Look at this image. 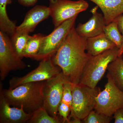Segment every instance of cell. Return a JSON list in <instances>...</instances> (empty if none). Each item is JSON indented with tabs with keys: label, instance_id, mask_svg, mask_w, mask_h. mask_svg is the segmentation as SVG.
<instances>
[{
	"label": "cell",
	"instance_id": "obj_1",
	"mask_svg": "<svg viewBox=\"0 0 123 123\" xmlns=\"http://www.w3.org/2000/svg\"><path fill=\"white\" fill-rule=\"evenodd\" d=\"M86 39L73 27L52 57L54 63L61 68L67 80L79 84L84 68L92 56L86 52Z\"/></svg>",
	"mask_w": 123,
	"mask_h": 123
},
{
	"label": "cell",
	"instance_id": "obj_2",
	"mask_svg": "<svg viewBox=\"0 0 123 123\" xmlns=\"http://www.w3.org/2000/svg\"><path fill=\"white\" fill-rule=\"evenodd\" d=\"M45 81L21 85L14 89H4L0 81V89L10 106L22 107L28 113H33L43 105Z\"/></svg>",
	"mask_w": 123,
	"mask_h": 123
},
{
	"label": "cell",
	"instance_id": "obj_3",
	"mask_svg": "<svg viewBox=\"0 0 123 123\" xmlns=\"http://www.w3.org/2000/svg\"><path fill=\"white\" fill-rule=\"evenodd\" d=\"M121 56H123L122 51L117 47L99 55L92 56L86 64L79 84L95 88L110 63Z\"/></svg>",
	"mask_w": 123,
	"mask_h": 123
},
{
	"label": "cell",
	"instance_id": "obj_4",
	"mask_svg": "<svg viewBox=\"0 0 123 123\" xmlns=\"http://www.w3.org/2000/svg\"><path fill=\"white\" fill-rule=\"evenodd\" d=\"M101 91L97 86L93 88L79 84H73L69 120L74 118L81 120L85 119L94 109L96 97Z\"/></svg>",
	"mask_w": 123,
	"mask_h": 123
},
{
	"label": "cell",
	"instance_id": "obj_5",
	"mask_svg": "<svg viewBox=\"0 0 123 123\" xmlns=\"http://www.w3.org/2000/svg\"><path fill=\"white\" fill-rule=\"evenodd\" d=\"M107 82L104 89L96 98L94 109L97 112L111 117L117 110L123 107V91L116 85L107 74Z\"/></svg>",
	"mask_w": 123,
	"mask_h": 123
},
{
	"label": "cell",
	"instance_id": "obj_6",
	"mask_svg": "<svg viewBox=\"0 0 123 123\" xmlns=\"http://www.w3.org/2000/svg\"><path fill=\"white\" fill-rule=\"evenodd\" d=\"M77 16H75L55 27L50 34L45 36L39 51L33 59L41 61L49 57H52L63 43L66 36L75 27Z\"/></svg>",
	"mask_w": 123,
	"mask_h": 123
},
{
	"label": "cell",
	"instance_id": "obj_7",
	"mask_svg": "<svg viewBox=\"0 0 123 123\" xmlns=\"http://www.w3.org/2000/svg\"><path fill=\"white\" fill-rule=\"evenodd\" d=\"M6 33L0 31V79L3 81L11 71L24 69L26 64L14 49L11 38Z\"/></svg>",
	"mask_w": 123,
	"mask_h": 123
},
{
	"label": "cell",
	"instance_id": "obj_8",
	"mask_svg": "<svg viewBox=\"0 0 123 123\" xmlns=\"http://www.w3.org/2000/svg\"><path fill=\"white\" fill-rule=\"evenodd\" d=\"M89 5L85 0H49V6L55 27L85 11Z\"/></svg>",
	"mask_w": 123,
	"mask_h": 123
},
{
	"label": "cell",
	"instance_id": "obj_9",
	"mask_svg": "<svg viewBox=\"0 0 123 123\" xmlns=\"http://www.w3.org/2000/svg\"><path fill=\"white\" fill-rule=\"evenodd\" d=\"M62 72L56 65L52 57L42 60L37 68L23 76L13 77L9 81V89H13L26 83L44 81L54 77Z\"/></svg>",
	"mask_w": 123,
	"mask_h": 123
},
{
	"label": "cell",
	"instance_id": "obj_10",
	"mask_svg": "<svg viewBox=\"0 0 123 123\" xmlns=\"http://www.w3.org/2000/svg\"><path fill=\"white\" fill-rule=\"evenodd\" d=\"M66 79L62 72L54 77L45 81L43 106L53 117L58 116V107L62 101L63 86Z\"/></svg>",
	"mask_w": 123,
	"mask_h": 123
},
{
	"label": "cell",
	"instance_id": "obj_11",
	"mask_svg": "<svg viewBox=\"0 0 123 123\" xmlns=\"http://www.w3.org/2000/svg\"><path fill=\"white\" fill-rule=\"evenodd\" d=\"M98 8L97 6L92 9L91 18L85 23H79L76 28L77 33L82 37L87 39L104 33L106 23L103 15L98 12Z\"/></svg>",
	"mask_w": 123,
	"mask_h": 123
},
{
	"label": "cell",
	"instance_id": "obj_12",
	"mask_svg": "<svg viewBox=\"0 0 123 123\" xmlns=\"http://www.w3.org/2000/svg\"><path fill=\"white\" fill-rule=\"evenodd\" d=\"M32 114L26 112L22 107H11L0 89V123H27Z\"/></svg>",
	"mask_w": 123,
	"mask_h": 123
},
{
	"label": "cell",
	"instance_id": "obj_13",
	"mask_svg": "<svg viewBox=\"0 0 123 123\" xmlns=\"http://www.w3.org/2000/svg\"><path fill=\"white\" fill-rule=\"evenodd\" d=\"M50 15L49 7L36 6L27 12L23 22L17 27L15 31L30 34L34 31L38 24L47 19Z\"/></svg>",
	"mask_w": 123,
	"mask_h": 123
},
{
	"label": "cell",
	"instance_id": "obj_14",
	"mask_svg": "<svg viewBox=\"0 0 123 123\" xmlns=\"http://www.w3.org/2000/svg\"><path fill=\"white\" fill-rule=\"evenodd\" d=\"M101 9L106 25L123 14V0H89Z\"/></svg>",
	"mask_w": 123,
	"mask_h": 123
},
{
	"label": "cell",
	"instance_id": "obj_15",
	"mask_svg": "<svg viewBox=\"0 0 123 123\" xmlns=\"http://www.w3.org/2000/svg\"><path fill=\"white\" fill-rule=\"evenodd\" d=\"M116 47L104 33L86 39V51L92 56L97 55Z\"/></svg>",
	"mask_w": 123,
	"mask_h": 123
},
{
	"label": "cell",
	"instance_id": "obj_16",
	"mask_svg": "<svg viewBox=\"0 0 123 123\" xmlns=\"http://www.w3.org/2000/svg\"><path fill=\"white\" fill-rule=\"evenodd\" d=\"M12 0H0V29L9 36H12L16 31V22L10 20L7 13V7Z\"/></svg>",
	"mask_w": 123,
	"mask_h": 123
},
{
	"label": "cell",
	"instance_id": "obj_17",
	"mask_svg": "<svg viewBox=\"0 0 123 123\" xmlns=\"http://www.w3.org/2000/svg\"><path fill=\"white\" fill-rule=\"evenodd\" d=\"M108 74L117 87L123 91V58L119 56L110 63L108 67Z\"/></svg>",
	"mask_w": 123,
	"mask_h": 123
},
{
	"label": "cell",
	"instance_id": "obj_18",
	"mask_svg": "<svg viewBox=\"0 0 123 123\" xmlns=\"http://www.w3.org/2000/svg\"><path fill=\"white\" fill-rule=\"evenodd\" d=\"M45 36L39 33L31 36L23 51V57L33 59L39 51Z\"/></svg>",
	"mask_w": 123,
	"mask_h": 123
},
{
	"label": "cell",
	"instance_id": "obj_19",
	"mask_svg": "<svg viewBox=\"0 0 123 123\" xmlns=\"http://www.w3.org/2000/svg\"><path fill=\"white\" fill-rule=\"evenodd\" d=\"M104 33L117 47L121 49L123 43V36L119 30L118 22L116 18L106 25Z\"/></svg>",
	"mask_w": 123,
	"mask_h": 123
},
{
	"label": "cell",
	"instance_id": "obj_20",
	"mask_svg": "<svg viewBox=\"0 0 123 123\" xmlns=\"http://www.w3.org/2000/svg\"><path fill=\"white\" fill-rule=\"evenodd\" d=\"M63 123L62 119L59 116L53 117L49 114L44 107H41L35 111L27 123Z\"/></svg>",
	"mask_w": 123,
	"mask_h": 123
},
{
	"label": "cell",
	"instance_id": "obj_21",
	"mask_svg": "<svg viewBox=\"0 0 123 123\" xmlns=\"http://www.w3.org/2000/svg\"><path fill=\"white\" fill-rule=\"evenodd\" d=\"M30 35L28 33L15 31L10 37L11 43L15 51L22 59L23 53Z\"/></svg>",
	"mask_w": 123,
	"mask_h": 123
},
{
	"label": "cell",
	"instance_id": "obj_22",
	"mask_svg": "<svg viewBox=\"0 0 123 123\" xmlns=\"http://www.w3.org/2000/svg\"><path fill=\"white\" fill-rule=\"evenodd\" d=\"M111 117L93 110L83 120V123H109L111 120Z\"/></svg>",
	"mask_w": 123,
	"mask_h": 123
},
{
	"label": "cell",
	"instance_id": "obj_23",
	"mask_svg": "<svg viewBox=\"0 0 123 123\" xmlns=\"http://www.w3.org/2000/svg\"><path fill=\"white\" fill-rule=\"evenodd\" d=\"M73 84L66 79L63 86L62 101L71 106L72 102L73 87Z\"/></svg>",
	"mask_w": 123,
	"mask_h": 123
},
{
	"label": "cell",
	"instance_id": "obj_24",
	"mask_svg": "<svg viewBox=\"0 0 123 123\" xmlns=\"http://www.w3.org/2000/svg\"><path fill=\"white\" fill-rule=\"evenodd\" d=\"M71 111V107L67 104L61 101L58 108V112L62 117L63 123H70L69 117Z\"/></svg>",
	"mask_w": 123,
	"mask_h": 123
},
{
	"label": "cell",
	"instance_id": "obj_25",
	"mask_svg": "<svg viewBox=\"0 0 123 123\" xmlns=\"http://www.w3.org/2000/svg\"><path fill=\"white\" fill-rule=\"evenodd\" d=\"M114 115L115 123H123V107L117 110Z\"/></svg>",
	"mask_w": 123,
	"mask_h": 123
},
{
	"label": "cell",
	"instance_id": "obj_26",
	"mask_svg": "<svg viewBox=\"0 0 123 123\" xmlns=\"http://www.w3.org/2000/svg\"><path fill=\"white\" fill-rule=\"evenodd\" d=\"M37 1L38 0H18L20 4L27 7L33 6Z\"/></svg>",
	"mask_w": 123,
	"mask_h": 123
},
{
	"label": "cell",
	"instance_id": "obj_27",
	"mask_svg": "<svg viewBox=\"0 0 123 123\" xmlns=\"http://www.w3.org/2000/svg\"><path fill=\"white\" fill-rule=\"evenodd\" d=\"M118 22V26L120 33L122 34L123 36V43L122 44L121 50L123 52V15L122 14L116 18Z\"/></svg>",
	"mask_w": 123,
	"mask_h": 123
}]
</instances>
